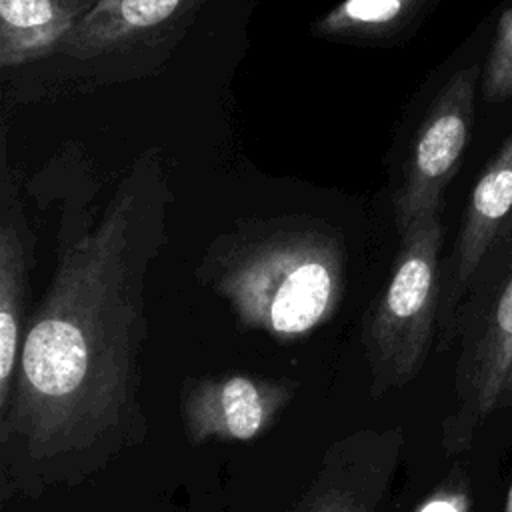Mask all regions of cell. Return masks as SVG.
I'll use <instances>...</instances> for the list:
<instances>
[{"label": "cell", "mask_w": 512, "mask_h": 512, "mask_svg": "<svg viewBox=\"0 0 512 512\" xmlns=\"http://www.w3.org/2000/svg\"><path fill=\"white\" fill-rule=\"evenodd\" d=\"M470 510V496L464 488L456 484H446L438 488L430 498L422 502L416 512H468Z\"/></svg>", "instance_id": "5bb4252c"}, {"label": "cell", "mask_w": 512, "mask_h": 512, "mask_svg": "<svg viewBox=\"0 0 512 512\" xmlns=\"http://www.w3.org/2000/svg\"><path fill=\"white\" fill-rule=\"evenodd\" d=\"M442 240L440 216L412 224L400 236L386 284L366 310L360 342L372 400L410 384L428 358L440 312Z\"/></svg>", "instance_id": "3957f363"}, {"label": "cell", "mask_w": 512, "mask_h": 512, "mask_svg": "<svg viewBox=\"0 0 512 512\" xmlns=\"http://www.w3.org/2000/svg\"><path fill=\"white\" fill-rule=\"evenodd\" d=\"M204 0H98L56 56L94 60L144 46L184 24Z\"/></svg>", "instance_id": "9c48e42d"}, {"label": "cell", "mask_w": 512, "mask_h": 512, "mask_svg": "<svg viewBox=\"0 0 512 512\" xmlns=\"http://www.w3.org/2000/svg\"><path fill=\"white\" fill-rule=\"evenodd\" d=\"M504 512H512V486L508 490V496H506V504H504Z\"/></svg>", "instance_id": "2e32d148"}, {"label": "cell", "mask_w": 512, "mask_h": 512, "mask_svg": "<svg viewBox=\"0 0 512 512\" xmlns=\"http://www.w3.org/2000/svg\"><path fill=\"white\" fill-rule=\"evenodd\" d=\"M426 0H344L314 22V34L334 42H380L408 24Z\"/></svg>", "instance_id": "7c38bea8"}, {"label": "cell", "mask_w": 512, "mask_h": 512, "mask_svg": "<svg viewBox=\"0 0 512 512\" xmlns=\"http://www.w3.org/2000/svg\"><path fill=\"white\" fill-rule=\"evenodd\" d=\"M348 252L342 232L310 214L242 218L204 250L196 278L238 326L288 344L328 324L342 302Z\"/></svg>", "instance_id": "7a4b0ae2"}, {"label": "cell", "mask_w": 512, "mask_h": 512, "mask_svg": "<svg viewBox=\"0 0 512 512\" xmlns=\"http://www.w3.org/2000/svg\"><path fill=\"white\" fill-rule=\"evenodd\" d=\"M98 0H0L4 70L56 56L64 38Z\"/></svg>", "instance_id": "8fae6325"}, {"label": "cell", "mask_w": 512, "mask_h": 512, "mask_svg": "<svg viewBox=\"0 0 512 512\" xmlns=\"http://www.w3.org/2000/svg\"><path fill=\"white\" fill-rule=\"evenodd\" d=\"M170 200L162 154L148 150L100 210L78 194L60 210L54 272L0 416L2 500L80 486L146 440V278Z\"/></svg>", "instance_id": "6da1fadb"}, {"label": "cell", "mask_w": 512, "mask_h": 512, "mask_svg": "<svg viewBox=\"0 0 512 512\" xmlns=\"http://www.w3.org/2000/svg\"><path fill=\"white\" fill-rule=\"evenodd\" d=\"M480 66L454 72L420 122L402 180L394 192V220L402 236L412 224L440 216L444 192L454 178L470 140Z\"/></svg>", "instance_id": "277c9868"}, {"label": "cell", "mask_w": 512, "mask_h": 512, "mask_svg": "<svg viewBox=\"0 0 512 512\" xmlns=\"http://www.w3.org/2000/svg\"><path fill=\"white\" fill-rule=\"evenodd\" d=\"M34 230L26 220L18 172L8 164L2 134L0 168V416L6 412L26 332V302L34 268Z\"/></svg>", "instance_id": "52a82bcc"}, {"label": "cell", "mask_w": 512, "mask_h": 512, "mask_svg": "<svg viewBox=\"0 0 512 512\" xmlns=\"http://www.w3.org/2000/svg\"><path fill=\"white\" fill-rule=\"evenodd\" d=\"M404 450V432L358 428L332 440L290 512H382Z\"/></svg>", "instance_id": "8992f818"}, {"label": "cell", "mask_w": 512, "mask_h": 512, "mask_svg": "<svg viewBox=\"0 0 512 512\" xmlns=\"http://www.w3.org/2000/svg\"><path fill=\"white\" fill-rule=\"evenodd\" d=\"M298 388L296 378L246 372L186 378L180 390L184 438L190 446L258 440L278 424Z\"/></svg>", "instance_id": "5b68a950"}, {"label": "cell", "mask_w": 512, "mask_h": 512, "mask_svg": "<svg viewBox=\"0 0 512 512\" xmlns=\"http://www.w3.org/2000/svg\"><path fill=\"white\" fill-rule=\"evenodd\" d=\"M480 78L482 98L486 102L496 104L512 98V4L498 16L494 40Z\"/></svg>", "instance_id": "4fadbf2b"}, {"label": "cell", "mask_w": 512, "mask_h": 512, "mask_svg": "<svg viewBox=\"0 0 512 512\" xmlns=\"http://www.w3.org/2000/svg\"><path fill=\"white\" fill-rule=\"evenodd\" d=\"M512 212V132L480 174L452 252V272L440 296L442 318L450 316Z\"/></svg>", "instance_id": "30bf717a"}, {"label": "cell", "mask_w": 512, "mask_h": 512, "mask_svg": "<svg viewBox=\"0 0 512 512\" xmlns=\"http://www.w3.org/2000/svg\"><path fill=\"white\" fill-rule=\"evenodd\" d=\"M512 366V250L506 276L466 348L458 378V408L446 422V446L456 448L500 402Z\"/></svg>", "instance_id": "ba28073f"}, {"label": "cell", "mask_w": 512, "mask_h": 512, "mask_svg": "<svg viewBox=\"0 0 512 512\" xmlns=\"http://www.w3.org/2000/svg\"><path fill=\"white\" fill-rule=\"evenodd\" d=\"M502 398H512V366H510V372H508V378H506V384H504V394ZM502 404V402H500Z\"/></svg>", "instance_id": "9a60e30c"}]
</instances>
